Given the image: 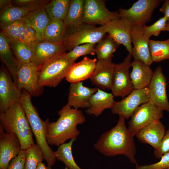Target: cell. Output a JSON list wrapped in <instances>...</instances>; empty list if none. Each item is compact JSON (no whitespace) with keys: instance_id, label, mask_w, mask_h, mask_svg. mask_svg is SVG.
Returning a JSON list of instances; mask_svg holds the SVG:
<instances>
[{"instance_id":"1","label":"cell","mask_w":169,"mask_h":169,"mask_svg":"<svg viewBox=\"0 0 169 169\" xmlns=\"http://www.w3.org/2000/svg\"><path fill=\"white\" fill-rule=\"evenodd\" d=\"M125 119L120 116L117 124L104 133L94 146V148L107 156L124 155L137 165L136 148L134 136L127 128Z\"/></svg>"},{"instance_id":"2","label":"cell","mask_w":169,"mask_h":169,"mask_svg":"<svg viewBox=\"0 0 169 169\" xmlns=\"http://www.w3.org/2000/svg\"><path fill=\"white\" fill-rule=\"evenodd\" d=\"M59 116L54 122L48 123L46 139L49 145L59 146L69 139L77 138L80 134L77 126L86 121L82 111L66 104L58 112Z\"/></svg>"},{"instance_id":"3","label":"cell","mask_w":169,"mask_h":169,"mask_svg":"<svg viewBox=\"0 0 169 169\" xmlns=\"http://www.w3.org/2000/svg\"><path fill=\"white\" fill-rule=\"evenodd\" d=\"M0 121L6 132L17 136L22 150L27 149L34 143L29 122L20 101L5 112L0 113Z\"/></svg>"},{"instance_id":"4","label":"cell","mask_w":169,"mask_h":169,"mask_svg":"<svg viewBox=\"0 0 169 169\" xmlns=\"http://www.w3.org/2000/svg\"><path fill=\"white\" fill-rule=\"evenodd\" d=\"M19 100L29 122L33 134L35 137L36 144L42 151L44 159L49 166L54 164L56 159L53 151L47 143L46 139V129L49 121L47 118L45 121L40 118L36 108L31 101V96L26 91L22 90Z\"/></svg>"},{"instance_id":"5","label":"cell","mask_w":169,"mask_h":169,"mask_svg":"<svg viewBox=\"0 0 169 169\" xmlns=\"http://www.w3.org/2000/svg\"><path fill=\"white\" fill-rule=\"evenodd\" d=\"M75 61L63 52L45 61L38 68V82L43 87H55L64 78Z\"/></svg>"},{"instance_id":"6","label":"cell","mask_w":169,"mask_h":169,"mask_svg":"<svg viewBox=\"0 0 169 169\" xmlns=\"http://www.w3.org/2000/svg\"><path fill=\"white\" fill-rule=\"evenodd\" d=\"M106 33V26H95L84 23L75 28L67 29L63 44L69 51L76 46L86 43L96 44Z\"/></svg>"},{"instance_id":"7","label":"cell","mask_w":169,"mask_h":169,"mask_svg":"<svg viewBox=\"0 0 169 169\" xmlns=\"http://www.w3.org/2000/svg\"><path fill=\"white\" fill-rule=\"evenodd\" d=\"M159 0H139L127 9L119 8L121 18L127 20L132 27L141 26L149 22L154 9L160 4Z\"/></svg>"},{"instance_id":"8","label":"cell","mask_w":169,"mask_h":169,"mask_svg":"<svg viewBox=\"0 0 169 169\" xmlns=\"http://www.w3.org/2000/svg\"><path fill=\"white\" fill-rule=\"evenodd\" d=\"M117 12L109 11L103 0H85L84 6V23L95 26H105L110 21L120 18Z\"/></svg>"},{"instance_id":"9","label":"cell","mask_w":169,"mask_h":169,"mask_svg":"<svg viewBox=\"0 0 169 169\" xmlns=\"http://www.w3.org/2000/svg\"><path fill=\"white\" fill-rule=\"evenodd\" d=\"M17 61V85L18 88L26 91L32 96H40L44 91V87L38 82V67L33 64Z\"/></svg>"},{"instance_id":"10","label":"cell","mask_w":169,"mask_h":169,"mask_svg":"<svg viewBox=\"0 0 169 169\" xmlns=\"http://www.w3.org/2000/svg\"><path fill=\"white\" fill-rule=\"evenodd\" d=\"M129 122L128 130L133 136L141 128L163 117V111L156 107L151 101L139 106L134 112Z\"/></svg>"},{"instance_id":"11","label":"cell","mask_w":169,"mask_h":169,"mask_svg":"<svg viewBox=\"0 0 169 169\" xmlns=\"http://www.w3.org/2000/svg\"><path fill=\"white\" fill-rule=\"evenodd\" d=\"M132 57L129 53L122 63L115 64L111 89L114 96L125 97L134 90L129 72Z\"/></svg>"},{"instance_id":"12","label":"cell","mask_w":169,"mask_h":169,"mask_svg":"<svg viewBox=\"0 0 169 169\" xmlns=\"http://www.w3.org/2000/svg\"><path fill=\"white\" fill-rule=\"evenodd\" d=\"M149 101L148 87L141 89H134L121 100L115 101L111 108V112L113 114L118 115L128 120L139 106Z\"/></svg>"},{"instance_id":"13","label":"cell","mask_w":169,"mask_h":169,"mask_svg":"<svg viewBox=\"0 0 169 169\" xmlns=\"http://www.w3.org/2000/svg\"><path fill=\"white\" fill-rule=\"evenodd\" d=\"M166 78L159 66L154 72L148 86L150 101L160 110L169 112V102L166 91Z\"/></svg>"},{"instance_id":"14","label":"cell","mask_w":169,"mask_h":169,"mask_svg":"<svg viewBox=\"0 0 169 169\" xmlns=\"http://www.w3.org/2000/svg\"><path fill=\"white\" fill-rule=\"evenodd\" d=\"M22 91L18 88L7 71H0V113L5 112L19 101Z\"/></svg>"},{"instance_id":"15","label":"cell","mask_w":169,"mask_h":169,"mask_svg":"<svg viewBox=\"0 0 169 169\" xmlns=\"http://www.w3.org/2000/svg\"><path fill=\"white\" fill-rule=\"evenodd\" d=\"M21 145L17 136L7 133L0 125V169H6L11 160L21 150Z\"/></svg>"},{"instance_id":"16","label":"cell","mask_w":169,"mask_h":169,"mask_svg":"<svg viewBox=\"0 0 169 169\" xmlns=\"http://www.w3.org/2000/svg\"><path fill=\"white\" fill-rule=\"evenodd\" d=\"M106 26V33L120 45H123L131 54V33L132 27L126 19L117 18L108 22Z\"/></svg>"},{"instance_id":"17","label":"cell","mask_w":169,"mask_h":169,"mask_svg":"<svg viewBox=\"0 0 169 169\" xmlns=\"http://www.w3.org/2000/svg\"><path fill=\"white\" fill-rule=\"evenodd\" d=\"M131 41L134 46L131 55L134 60H141L150 66L153 62L149 48V38L143 31L141 26L132 28Z\"/></svg>"},{"instance_id":"18","label":"cell","mask_w":169,"mask_h":169,"mask_svg":"<svg viewBox=\"0 0 169 169\" xmlns=\"http://www.w3.org/2000/svg\"><path fill=\"white\" fill-rule=\"evenodd\" d=\"M115 65L111 60H97L95 70L90 78L92 84L103 90H111Z\"/></svg>"},{"instance_id":"19","label":"cell","mask_w":169,"mask_h":169,"mask_svg":"<svg viewBox=\"0 0 169 169\" xmlns=\"http://www.w3.org/2000/svg\"><path fill=\"white\" fill-rule=\"evenodd\" d=\"M98 88L85 86L82 82L71 83L67 104L76 109L88 108L90 98L97 91Z\"/></svg>"},{"instance_id":"20","label":"cell","mask_w":169,"mask_h":169,"mask_svg":"<svg viewBox=\"0 0 169 169\" xmlns=\"http://www.w3.org/2000/svg\"><path fill=\"white\" fill-rule=\"evenodd\" d=\"M166 132L164 126L159 120L144 126L135 136L140 141L149 144L156 150L160 146Z\"/></svg>"},{"instance_id":"21","label":"cell","mask_w":169,"mask_h":169,"mask_svg":"<svg viewBox=\"0 0 169 169\" xmlns=\"http://www.w3.org/2000/svg\"><path fill=\"white\" fill-rule=\"evenodd\" d=\"M31 49L33 64L38 67L46 60L66 50L63 44L39 40L33 44Z\"/></svg>"},{"instance_id":"22","label":"cell","mask_w":169,"mask_h":169,"mask_svg":"<svg viewBox=\"0 0 169 169\" xmlns=\"http://www.w3.org/2000/svg\"><path fill=\"white\" fill-rule=\"evenodd\" d=\"M97 59L84 57L80 61L74 63L69 69L65 79L71 83L82 82L91 78L96 67Z\"/></svg>"},{"instance_id":"23","label":"cell","mask_w":169,"mask_h":169,"mask_svg":"<svg viewBox=\"0 0 169 169\" xmlns=\"http://www.w3.org/2000/svg\"><path fill=\"white\" fill-rule=\"evenodd\" d=\"M131 67L130 77L134 89L148 87L154 74L150 66L141 60H134L131 62Z\"/></svg>"},{"instance_id":"24","label":"cell","mask_w":169,"mask_h":169,"mask_svg":"<svg viewBox=\"0 0 169 169\" xmlns=\"http://www.w3.org/2000/svg\"><path fill=\"white\" fill-rule=\"evenodd\" d=\"M114 97L112 93L106 92L98 88L90 98L89 106L86 110V113L97 116L104 110L111 109L115 102Z\"/></svg>"},{"instance_id":"25","label":"cell","mask_w":169,"mask_h":169,"mask_svg":"<svg viewBox=\"0 0 169 169\" xmlns=\"http://www.w3.org/2000/svg\"><path fill=\"white\" fill-rule=\"evenodd\" d=\"M46 6L30 12L22 19L26 26L36 31L37 40H40L43 31L51 20L46 11Z\"/></svg>"},{"instance_id":"26","label":"cell","mask_w":169,"mask_h":169,"mask_svg":"<svg viewBox=\"0 0 169 169\" xmlns=\"http://www.w3.org/2000/svg\"><path fill=\"white\" fill-rule=\"evenodd\" d=\"M66 31L63 21L51 20L43 31L39 41L63 44Z\"/></svg>"},{"instance_id":"27","label":"cell","mask_w":169,"mask_h":169,"mask_svg":"<svg viewBox=\"0 0 169 169\" xmlns=\"http://www.w3.org/2000/svg\"><path fill=\"white\" fill-rule=\"evenodd\" d=\"M0 57L17 85V60L11 49L10 39L1 32L0 33Z\"/></svg>"},{"instance_id":"28","label":"cell","mask_w":169,"mask_h":169,"mask_svg":"<svg viewBox=\"0 0 169 169\" xmlns=\"http://www.w3.org/2000/svg\"><path fill=\"white\" fill-rule=\"evenodd\" d=\"M84 0H71L67 15L63 21L67 29L77 27L84 23Z\"/></svg>"},{"instance_id":"29","label":"cell","mask_w":169,"mask_h":169,"mask_svg":"<svg viewBox=\"0 0 169 169\" xmlns=\"http://www.w3.org/2000/svg\"><path fill=\"white\" fill-rule=\"evenodd\" d=\"M95 53L98 60H111L113 54L120 45L109 34L96 44Z\"/></svg>"},{"instance_id":"30","label":"cell","mask_w":169,"mask_h":169,"mask_svg":"<svg viewBox=\"0 0 169 169\" xmlns=\"http://www.w3.org/2000/svg\"><path fill=\"white\" fill-rule=\"evenodd\" d=\"M30 11L27 8L10 3L1 10L0 26L22 19Z\"/></svg>"},{"instance_id":"31","label":"cell","mask_w":169,"mask_h":169,"mask_svg":"<svg viewBox=\"0 0 169 169\" xmlns=\"http://www.w3.org/2000/svg\"><path fill=\"white\" fill-rule=\"evenodd\" d=\"M76 139H72L69 142L61 145L54 152L56 160L63 162L69 169H82L76 163L72 154V145Z\"/></svg>"},{"instance_id":"32","label":"cell","mask_w":169,"mask_h":169,"mask_svg":"<svg viewBox=\"0 0 169 169\" xmlns=\"http://www.w3.org/2000/svg\"><path fill=\"white\" fill-rule=\"evenodd\" d=\"M69 0H53L46 7V13L50 20L61 21L65 18L69 7Z\"/></svg>"},{"instance_id":"33","label":"cell","mask_w":169,"mask_h":169,"mask_svg":"<svg viewBox=\"0 0 169 169\" xmlns=\"http://www.w3.org/2000/svg\"><path fill=\"white\" fill-rule=\"evenodd\" d=\"M149 48L153 62L169 59V38L163 41L150 39Z\"/></svg>"},{"instance_id":"34","label":"cell","mask_w":169,"mask_h":169,"mask_svg":"<svg viewBox=\"0 0 169 169\" xmlns=\"http://www.w3.org/2000/svg\"><path fill=\"white\" fill-rule=\"evenodd\" d=\"M10 45L18 61L33 64L32 52L30 47L17 40L10 39Z\"/></svg>"},{"instance_id":"35","label":"cell","mask_w":169,"mask_h":169,"mask_svg":"<svg viewBox=\"0 0 169 169\" xmlns=\"http://www.w3.org/2000/svg\"><path fill=\"white\" fill-rule=\"evenodd\" d=\"M45 160L42 151L37 144L34 143L26 149L24 169H36L38 164Z\"/></svg>"},{"instance_id":"36","label":"cell","mask_w":169,"mask_h":169,"mask_svg":"<svg viewBox=\"0 0 169 169\" xmlns=\"http://www.w3.org/2000/svg\"><path fill=\"white\" fill-rule=\"evenodd\" d=\"M26 25L21 19L0 26L1 33L11 40H17Z\"/></svg>"},{"instance_id":"37","label":"cell","mask_w":169,"mask_h":169,"mask_svg":"<svg viewBox=\"0 0 169 169\" xmlns=\"http://www.w3.org/2000/svg\"><path fill=\"white\" fill-rule=\"evenodd\" d=\"M96 44L86 43L78 45L67 53L68 56L75 61L78 58L88 54L94 55Z\"/></svg>"},{"instance_id":"38","label":"cell","mask_w":169,"mask_h":169,"mask_svg":"<svg viewBox=\"0 0 169 169\" xmlns=\"http://www.w3.org/2000/svg\"><path fill=\"white\" fill-rule=\"evenodd\" d=\"M167 21L166 18L164 16L151 25L147 26L144 25L141 26V28L144 33L149 38L153 35L157 36L161 31H164Z\"/></svg>"},{"instance_id":"39","label":"cell","mask_w":169,"mask_h":169,"mask_svg":"<svg viewBox=\"0 0 169 169\" xmlns=\"http://www.w3.org/2000/svg\"><path fill=\"white\" fill-rule=\"evenodd\" d=\"M49 0H15L12 4L14 6L23 7L30 12L42 8L49 3Z\"/></svg>"},{"instance_id":"40","label":"cell","mask_w":169,"mask_h":169,"mask_svg":"<svg viewBox=\"0 0 169 169\" xmlns=\"http://www.w3.org/2000/svg\"><path fill=\"white\" fill-rule=\"evenodd\" d=\"M17 40L31 48L33 44L37 40V32L34 29L26 26Z\"/></svg>"},{"instance_id":"41","label":"cell","mask_w":169,"mask_h":169,"mask_svg":"<svg viewBox=\"0 0 169 169\" xmlns=\"http://www.w3.org/2000/svg\"><path fill=\"white\" fill-rule=\"evenodd\" d=\"M169 152L163 155L158 162L149 165H136L135 169H169Z\"/></svg>"},{"instance_id":"42","label":"cell","mask_w":169,"mask_h":169,"mask_svg":"<svg viewBox=\"0 0 169 169\" xmlns=\"http://www.w3.org/2000/svg\"><path fill=\"white\" fill-rule=\"evenodd\" d=\"M169 152V128L166 131L159 147L154 150V154L155 157L160 159L164 154Z\"/></svg>"},{"instance_id":"43","label":"cell","mask_w":169,"mask_h":169,"mask_svg":"<svg viewBox=\"0 0 169 169\" xmlns=\"http://www.w3.org/2000/svg\"><path fill=\"white\" fill-rule=\"evenodd\" d=\"M26 150H21L19 154L10 161L6 169H24Z\"/></svg>"},{"instance_id":"44","label":"cell","mask_w":169,"mask_h":169,"mask_svg":"<svg viewBox=\"0 0 169 169\" xmlns=\"http://www.w3.org/2000/svg\"><path fill=\"white\" fill-rule=\"evenodd\" d=\"M159 10L164 15L167 21H169V0H165Z\"/></svg>"},{"instance_id":"45","label":"cell","mask_w":169,"mask_h":169,"mask_svg":"<svg viewBox=\"0 0 169 169\" xmlns=\"http://www.w3.org/2000/svg\"><path fill=\"white\" fill-rule=\"evenodd\" d=\"M13 0H0V8L1 10L10 3H11Z\"/></svg>"},{"instance_id":"46","label":"cell","mask_w":169,"mask_h":169,"mask_svg":"<svg viewBox=\"0 0 169 169\" xmlns=\"http://www.w3.org/2000/svg\"><path fill=\"white\" fill-rule=\"evenodd\" d=\"M36 169H48V168L47 167L45 164L42 162L38 164Z\"/></svg>"},{"instance_id":"47","label":"cell","mask_w":169,"mask_h":169,"mask_svg":"<svg viewBox=\"0 0 169 169\" xmlns=\"http://www.w3.org/2000/svg\"><path fill=\"white\" fill-rule=\"evenodd\" d=\"M164 31L169 32V21H167Z\"/></svg>"},{"instance_id":"48","label":"cell","mask_w":169,"mask_h":169,"mask_svg":"<svg viewBox=\"0 0 169 169\" xmlns=\"http://www.w3.org/2000/svg\"><path fill=\"white\" fill-rule=\"evenodd\" d=\"M48 169H52L51 167L48 166ZM64 169H69L67 166H65V168Z\"/></svg>"},{"instance_id":"49","label":"cell","mask_w":169,"mask_h":169,"mask_svg":"<svg viewBox=\"0 0 169 169\" xmlns=\"http://www.w3.org/2000/svg\"></svg>"}]
</instances>
